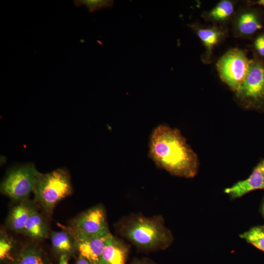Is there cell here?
<instances>
[{
  "label": "cell",
  "mask_w": 264,
  "mask_h": 264,
  "mask_svg": "<svg viewBox=\"0 0 264 264\" xmlns=\"http://www.w3.org/2000/svg\"><path fill=\"white\" fill-rule=\"evenodd\" d=\"M149 146V156L158 167L179 177L191 178L197 174L198 156L178 130L158 125L151 134Z\"/></svg>",
  "instance_id": "cell-1"
},
{
  "label": "cell",
  "mask_w": 264,
  "mask_h": 264,
  "mask_svg": "<svg viewBox=\"0 0 264 264\" xmlns=\"http://www.w3.org/2000/svg\"><path fill=\"white\" fill-rule=\"evenodd\" d=\"M119 233L140 250L158 251L170 246L174 241L171 231L160 216L132 215L118 225Z\"/></svg>",
  "instance_id": "cell-2"
},
{
  "label": "cell",
  "mask_w": 264,
  "mask_h": 264,
  "mask_svg": "<svg viewBox=\"0 0 264 264\" xmlns=\"http://www.w3.org/2000/svg\"><path fill=\"white\" fill-rule=\"evenodd\" d=\"M72 192L69 174L62 168L45 174L39 172L33 191L35 198L47 213Z\"/></svg>",
  "instance_id": "cell-3"
},
{
  "label": "cell",
  "mask_w": 264,
  "mask_h": 264,
  "mask_svg": "<svg viewBox=\"0 0 264 264\" xmlns=\"http://www.w3.org/2000/svg\"><path fill=\"white\" fill-rule=\"evenodd\" d=\"M39 173L32 163L13 168L2 181L0 191L14 200H23L33 192Z\"/></svg>",
  "instance_id": "cell-4"
},
{
  "label": "cell",
  "mask_w": 264,
  "mask_h": 264,
  "mask_svg": "<svg viewBox=\"0 0 264 264\" xmlns=\"http://www.w3.org/2000/svg\"><path fill=\"white\" fill-rule=\"evenodd\" d=\"M251 62L244 51L234 48L220 59L217 68L221 80L237 92L245 78Z\"/></svg>",
  "instance_id": "cell-5"
},
{
  "label": "cell",
  "mask_w": 264,
  "mask_h": 264,
  "mask_svg": "<svg viewBox=\"0 0 264 264\" xmlns=\"http://www.w3.org/2000/svg\"><path fill=\"white\" fill-rule=\"evenodd\" d=\"M237 96L250 106L264 104V64L251 60L245 78L236 92Z\"/></svg>",
  "instance_id": "cell-6"
},
{
  "label": "cell",
  "mask_w": 264,
  "mask_h": 264,
  "mask_svg": "<svg viewBox=\"0 0 264 264\" xmlns=\"http://www.w3.org/2000/svg\"><path fill=\"white\" fill-rule=\"evenodd\" d=\"M69 231L85 236H102L110 233L104 207H92L78 216L73 221Z\"/></svg>",
  "instance_id": "cell-7"
},
{
  "label": "cell",
  "mask_w": 264,
  "mask_h": 264,
  "mask_svg": "<svg viewBox=\"0 0 264 264\" xmlns=\"http://www.w3.org/2000/svg\"><path fill=\"white\" fill-rule=\"evenodd\" d=\"M71 233L74 236L76 250L80 256L88 260L91 264H99L106 244L111 234L90 237Z\"/></svg>",
  "instance_id": "cell-8"
},
{
  "label": "cell",
  "mask_w": 264,
  "mask_h": 264,
  "mask_svg": "<svg viewBox=\"0 0 264 264\" xmlns=\"http://www.w3.org/2000/svg\"><path fill=\"white\" fill-rule=\"evenodd\" d=\"M257 189H264V170L260 163L247 178L226 188L224 193L228 194L231 198L236 199Z\"/></svg>",
  "instance_id": "cell-9"
},
{
  "label": "cell",
  "mask_w": 264,
  "mask_h": 264,
  "mask_svg": "<svg viewBox=\"0 0 264 264\" xmlns=\"http://www.w3.org/2000/svg\"><path fill=\"white\" fill-rule=\"evenodd\" d=\"M129 251L128 245L111 234L106 244L99 264H126Z\"/></svg>",
  "instance_id": "cell-10"
},
{
  "label": "cell",
  "mask_w": 264,
  "mask_h": 264,
  "mask_svg": "<svg viewBox=\"0 0 264 264\" xmlns=\"http://www.w3.org/2000/svg\"><path fill=\"white\" fill-rule=\"evenodd\" d=\"M37 210L33 203L23 200L11 211L8 218L9 227L17 232H23L25 226L32 213Z\"/></svg>",
  "instance_id": "cell-11"
},
{
  "label": "cell",
  "mask_w": 264,
  "mask_h": 264,
  "mask_svg": "<svg viewBox=\"0 0 264 264\" xmlns=\"http://www.w3.org/2000/svg\"><path fill=\"white\" fill-rule=\"evenodd\" d=\"M51 242L54 249L61 255L68 256L76 250L74 236L69 230L52 232Z\"/></svg>",
  "instance_id": "cell-12"
},
{
  "label": "cell",
  "mask_w": 264,
  "mask_h": 264,
  "mask_svg": "<svg viewBox=\"0 0 264 264\" xmlns=\"http://www.w3.org/2000/svg\"><path fill=\"white\" fill-rule=\"evenodd\" d=\"M262 28L258 15L254 12L246 11L240 14L236 22V29L242 36H249Z\"/></svg>",
  "instance_id": "cell-13"
},
{
  "label": "cell",
  "mask_w": 264,
  "mask_h": 264,
  "mask_svg": "<svg viewBox=\"0 0 264 264\" xmlns=\"http://www.w3.org/2000/svg\"><path fill=\"white\" fill-rule=\"evenodd\" d=\"M48 230L44 219L36 210L26 222L23 233L34 239L41 240L47 236Z\"/></svg>",
  "instance_id": "cell-14"
},
{
  "label": "cell",
  "mask_w": 264,
  "mask_h": 264,
  "mask_svg": "<svg viewBox=\"0 0 264 264\" xmlns=\"http://www.w3.org/2000/svg\"><path fill=\"white\" fill-rule=\"evenodd\" d=\"M191 26L195 30L198 36L203 43L206 49V53L211 55L214 47L222 37V32L216 27L201 28L194 24Z\"/></svg>",
  "instance_id": "cell-15"
},
{
  "label": "cell",
  "mask_w": 264,
  "mask_h": 264,
  "mask_svg": "<svg viewBox=\"0 0 264 264\" xmlns=\"http://www.w3.org/2000/svg\"><path fill=\"white\" fill-rule=\"evenodd\" d=\"M13 264H47L45 257L39 249L30 247L21 251Z\"/></svg>",
  "instance_id": "cell-16"
},
{
  "label": "cell",
  "mask_w": 264,
  "mask_h": 264,
  "mask_svg": "<svg viewBox=\"0 0 264 264\" xmlns=\"http://www.w3.org/2000/svg\"><path fill=\"white\" fill-rule=\"evenodd\" d=\"M234 5L230 0H222L208 14V18L214 22H222L226 20L233 13Z\"/></svg>",
  "instance_id": "cell-17"
},
{
  "label": "cell",
  "mask_w": 264,
  "mask_h": 264,
  "mask_svg": "<svg viewBox=\"0 0 264 264\" xmlns=\"http://www.w3.org/2000/svg\"><path fill=\"white\" fill-rule=\"evenodd\" d=\"M240 237L264 252V225L252 227Z\"/></svg>",
  "instance_id": "cell-18"
},
{
  "label": "cell",
  "mask_w": 264,
  "mask_h": 264,
  "mask_svg": "<svg viewBox=\"0 0 264 264\" xmlns=\"http://www.w3.org/2000/svg\"><path fill=\"white\" fill-rule=\"evenodd\" d=\"M73 2L77 6H85L90 12L111 7L113 3V1L107 0H76Z\"/></svg>",
  "instance_id": "cell-19"
},
{
  "label": "cell",
  "mask_w": 264,
  "mask_h": 264,
  "mask_svg": "<svg viewBox=\"0 0 264 264\" xmlns=\"http://www.w3.org/2000/svg\"><path fill=\"white\" fill-rule=\"evenodd\" d=\"M13 243L12 240L4 234H1L0 237V259L3 261L10 257Z\"/></svg>",
  "instance_id": "cell-20"
},
{
  "label": "cell",
  "mask_w": 264,
  "mask_h": 264,
  "mask_svg": "<svg viewBox=\"0 0 264 264\" xmlns=\"http://www.w3.org/2000/svg\"><path fill=\"white\" fill-rule=\"evenodd\" d=\"M254 45L258 53L264 57V34L260 35L256 39Z\"/></svg>",
  "instance_id": "cell-21"
},
{
  "label": "cell",
  "mask_w": 264,
  "mask_h": 264,
  "mask_svg": "<svg viewBox=\"0 0 264 264\" xmlns=\"http://www.w3.org/2000/svg\"><path fill=\"white\" fill-rule=\"evenodd\" d=\"M131 264H156L147 259H135Z\"/></svg>",
  "instance_id": "cell-22"
},
{
  "label": "cell",
  "mask_w": 264,
  "mask_h": 264,
  "mask_svg": "<svg viewBox=\"0 0 264 264\" xmlns=\"http://www.w3.org/2000/svg\"><path fill=\"white\" fill-rule=\"evenodd\" d=\"M58 264H68L67 255L65 254L61 255Z\"/></svg>",
  "instance_id": "cell-23"
},
{
  "label": "cell",
  "mask_w": 264,
  "mask_h": 264,
  "mask_svg": "<svg viewBox=\"0 0 264 264\" xmlns=\"http://www.w3.org/2000/svg\"><path fill=\"white\" fill-rule=\"evenodd\" d=\"M76 264H91L88 260L80 256Z\"/></svg>",
  "instance_id": "cell-24"
},
{
  "label": "cell",
  "mask_w": 264,
  "mask_h": 264,
  "mask_svg": "<svg viewBox=\"0 0 264 264\" xmlns=\"http://www.w3.org/2000/svg\"><path fill=\"white\" fill-rule=\"evenodd\" d=\"M261 211H262V215L264 218V197L262 206H261Z\"/></svg>",
  "instance_id": "cell-25"
},
{
  "label": "cell",
  "mask_w": 264,
  "mask_h": 264,
  "mask_svg": "<svg viewBox=\"0 0 264 264\" xmlns=\"http://www.w3.org/2000/svg\"><path fill=\"white\" fill-rule=\"evenodd\" d=\"M256 4H258L261 5H263L264 7V0H259L256 2H255Z\"/></svg>",
  "instance_id": "cell-26"
},
{
  "label": "cell",
  "mask_w": 264,
  "mask_h": 264,
  "mask_svg": "<svg viewBox=\"0 0 264 264\" xmlns=\"http://www.w3.org/2000/svg\"><path fill=\"white\" fill-rule=\"evenodd\" d=\"M260 165H261L262 167L263 168V169H264V160H263L261 163H260Z\"/></svg>",
  "instance_id": "cell-27"
}]
</instances>
